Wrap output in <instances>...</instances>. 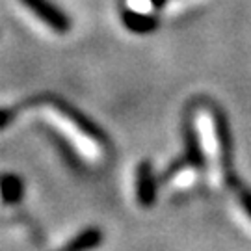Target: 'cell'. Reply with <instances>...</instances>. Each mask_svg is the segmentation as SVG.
<instances>
[{
    "mask_svg": "<svg viewBox=\"0 0 251 251\" xmlns=\"http://www.w3.org/2000/svg\"><path fill=\"white\" fill-rule=\"evenodd\" d=\"M242 206H244V210H246V214L251 218V194H246V196H242Z\"/></svg>",
    "mask_w": 251,
    "mask_h": 251,
    "instance_id": "52a82bcc",
    "label": "cell"
},
{
    "mask_svg": "<svg viewBox=\"0 0 251 251\" xmlns=\"http://www.w3.org/2000/svg\"><path fill=\"white\" fill-rule=\"evenodd\" d=\"M196 130L199 136V147L203 151V156L206 160V168L210 173L212 182L220 180V162H222V145L216 132V123L210 114L199 112L196 119Z\"/></svg>",
    "mask_w": 251,
    "mask_h": 251,
    "instance_id": "7a4b0ae2",
    "label": "cell"
},
{
    "mask_svg": "<svg viewBox=\"0 0 251 251\" xmlns=\"http://www.w3.org/2000/svg\"><path fill=\"white\" fill-rule=\"evenodd\" d=\"M100 242H102V234L99 229H86L58 251H93L95 248H99Z\"/></svg>",
    "mask_w": 251,
    "mask_h": 251,
    "instance_id": "3957f363",
    "label": "cell"
},
{
    "mask_svg": "<svg viewBox=\"0 0 251 251\" xmlns=\"http://www.w3.org/2000/svg\"><path fill=\"white\" fill-rule=\"evenodd\" d=\"M152 0H126V8L136 15H149L152 11Z\"/></svg>",
    "mask_w": 251,
    "mask_h": 251,
    "instance_id": "8992f818",
    "label": "cell"
},
{
    "mask_svg": "<svg viewBox=\"0 0 251 251\" xmlns=\"http://www.w3.org/2000/svg\"><path fill=\"white\" fill-rule=\"evenodd\" d=\"M26 2H28V6L34 9L39 17L45 19L49 25H52V26L58 28V30L65 28V19L62 17V13H58L56 9H52V6H49L43 0H26Z\"/></svg>",
    "mask_w": 251,
    "mask_h": 251,
    "instance_id": "277c9868",
    "label": "cell"
},
{
    "mask_svg": "<svg viewBox=\"0 0 251 251\" xmlns=\"http://www.w3.org/2000/svg\"><path fill=\"white\" fill-rule=\"evenodd\" d=\"M194 182H196V170H190V168L177 171L173 177V186L177 188H186V186H192Z\"/></svg>",
    "mask_w": 251,
    "mask_h": 251,
    "instance_id": "5b68a950",
    "label": "cell"
},
{
    "mask_svg": "<svg viewBox=\"0 0 251 251\" xmlns=\"http://www.w3.org/2000/svg\"><path fill=\"white\" fill-rule=\"evenodd\" d=\"M41 114L76 151L80 152L82 158L91 162L99 160L102 149H100V144L97 142V138L91 132H88L84 128V125L78 123L75 117L69 116L67 110L54 106V104H43Z\"/></svg>",
    "mask_w": 251,
    "mask_h": 251,
    "instance_id": "6da1fadb",
    "label": "cell"
}]
</instances>
